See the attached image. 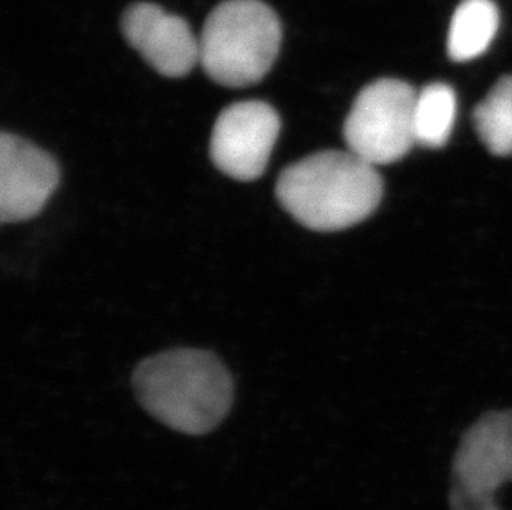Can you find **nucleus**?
Returning a JSON list of instances; mask_svg holds the SVG:
<instances>
[{
	"label": "nucleus",
	"mask_w": 512,
	"mask_h": 510,
	"mask_svg": "<svg viewBox=\"0 0 512 510\" xmlns=\"http://www.w3.org/2000/svg\"><path fill=\"white\" fill-rule=\"evenodd\" d=\"M60 169L49 153L19 136H0V219L5 224L37 216L52 198Z\"/></svg>",
	"instance_id": "0eeeda50"
},
{
	"label": "nucleus",
	"mask_w": 512,
	"mask_h": 510,
	"mask_svg": "<svg viewBox=\"0 0 512 510\" xmlns=\"http://www.w3.org/2000/svg\"><path fill=\"white\" fill-rule=\"evenodd\" d=\"M456 93L446 83H431L416 95V145L441 148L450 140L456 120Z\"/></svg>",
	"instance_id": "9d476101"
},
{
	"label": "nucleus",
	"mask_w": 512,
	"mask_h": 510,
	"mask_svg": "<svg viewBox=\"0 0 512 510\" xmlns=\"http://www.w3.org/2000/svg\"><path fill=\"white\" fill-rule=\"evenodd\" d=\"M415 88L382 78L358 93L348 113L343 138L348 150L367 163H395L410 153L415 138Z\"/></svg>",
	"instance_id": "20e7f679"
},
{
	"label": "nucleus",
	"mask_w": 512,
	"mask_h": 510,
	"mask_svg": "<svg viewBox=\"0 0 512 510\" xmlns=\"http://www.w3.org/2000/svg\"><path fill=\"white\" fill-rule=\"evenodd\" d=\"M499 9L493 0H463L456 7L446 49L451 60L469 62L481 57L499 30Z\"/></svg>",
	"instance_id": "1a4fd4ad"
},
{
	"label": "nucleus",
	"mask_w": 512,
	"mask_h": 510,
	"mask_svg": "<svg viewBox=\"0 0 512 510\" xmlns=\"http://www.w3.org/2000/svg\"><path fill=\"white\" fill-rule=\"evenodd\" d=\"M281 42V20L269 5L261 0H226L204 24L199 63L223 87H251L269 73Z\"/></svg>",
	"instance_id": "7ed1b4c3"
},
{
	"label": "nucleus",
	"mask_w": 512,
	"mask_h": 510,
	"mask_svg": "<svg viewBox=\"0 0 512 510\" xmlns=\"http://www.w3.org/2000/svg\"><path fill=\"white\" fill-rule=\"evenodd\" d=\"M141 406L168 428L199 436L218 428L234 398L229 371L201 350H171L141 361L133 376Z\"/></svg>",
	"instance_id": "f03ea898"
},
{
	"label": "nucleus",
	"mask_w": 512,
	"mask_h": 510,
	"mask_svg": "<svg viewBox=\"0 0 512 510\" xmlns=\"http://www.w3.org/2000/svg\"><path fill=\"white\" fill-rule=\"evenodd\" d=\"M121 30L128 44L165 77H184L199 63V39L191 27L158 5H131L123 14Z\"/></svg>",
	"instance_id": "6e6552de"
},
{
	"label": "nucleus",
	"mask_w": 512,
	"mask_h": 510,
	"mask_svg": "<svg viewBox=\"0 0 512 510\" xmlns=\"http://www.w3.org/2000/svg\"><path fill=\"white\" fill-rule=\"evenodd\" d=\"M479 140L496 156L512 154V75L503 77L474 108Z\"/></svg>",
	"instance_id": "9b49d317"
},
{
	"label": "nucleus",
	"mask_w": 512,
	"mask_h": 510,
	"mask_svg": "<svg viewBox=\"0 0 512 510\" xmlns=\"http://www.w3.org/2000/svg\"><path fill=\"white\" fill-rule=\"evenodd\" d=\"M279 203L310 231L337 232L377 211L383 181L352 151H322L290 164L276 186Z\"/></svg>",
	"instance_id": "f257e3e1"
},
{
	"label": "nucleus",
	"mask_w": 512,
	"mask_h": 510,
	"mask_svg": "<svg viewBox=\"0 0 512 510\" xmlns=\"http://www.w3.org/2000/svg\"><path fill=\"white\" fill-rule=\"evenodd\" d=\"M279 133L281 118L269 103L252 100L224 108L209 146L214 166L237 181L261 178Z\"/></svg>",
	"instance_id": "423d86ee"
},
{
	"label": "nucleus",
	"mask_w": 512,
	"mask_h": 510,
	"mask_svg": "<svg viewBox=\"0 0 512 510\" xmlns=\"http://www.w3.org/2000/svg\"><path fill=\"white\" fill-rule=\"evenodd\" d=\"M512 481V411H496L466 431L451 474V510H499L494 494Z\"/></svg>",
	"instance_id": "39448f33"
}]
</instances>
